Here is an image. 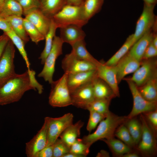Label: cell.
I'll return each mask as SVG.
<instances>
[{"mask_svg":"<svg viewBox=\"0 0 157 157\" xmlns=\"http://www.w3.org/2000/svg\"><path fill=\"white\" fill-rule=\"evenodd\" d=\"M14 45L10 40L0 59V87L17 74L15 71Z\"/></svg>","mask_w":157,"mask_h":157,"instance_id":"ba28073f","label":"cell"},{"mask_svg":"<svg viewBox=\"0 0 157 157\" xmlns=\"http://www.w3.org/2000/svg\"><path fill=\"white\" fill-rule=\"evenodd\" d=\"M53 144L46 146L36 154L35 157H53Z\"/></svg>","mask_w":157,"mask_h":157,"instance_id":"ee69618b","label":"cell"},{"mask_svg":"<svg viewBox=\"0 0 157 157\" xmlns=\"http://www.w3.org/2000/svg\"><path fill=\"white\" fill-rule=\"evenodd\" d=\"M90 116L86 127L87 130L90 132L94 129L98 124L104 119L107 115L100 113L94 111H89Z\"/></svg>","mask_w":157,"mask_h":157,"instance_id":"74e56055","label":"cell"},{"mask_svg":"<svg viewBox=\"0 0 157 157\" xmlns=\"http://www.w3.org/2000/svg\"><path fill=\"white\" fill-rule=\"evenodd\" d=\"M157 55V48L154 46L151 42L145 50L142 60L152 58Z\"/></svg>","mask_w":157,"mask_h":157,"instance_id":"b9f144b4","label":"cell"},{"mask_svg":"<svg viewBox=\"0 0 157 157\" xmlns=\"http://www.w3.org/2000/svg\"><path fill=\"white\" fill-rule=\"evenodd\" d=\"M5 0H0V6L2 5Z\"/></svg>","mask_w":157,"mask_h":157,"instance_id":"db71d44e","label":"cell"},{"mask_svg":"<svg viewBox=\"0 0 157 157\" xmlns=\"http://www.w3.org/2000/svg\"><path fill=\"white\" fill-rule=\"evenodd\" d=\"M67 4L71 5L80 6L83 1V0H66Z\"/></svg>","mask_w":157,"mask_h":157,"instance_id":"7dc6e473","label":"cell"},{"mask_svg":"<svg viewBox=\"0 0 157 157\" xmlns=\"http://www.w3.org/2000/svg\"><path fill=\"white\" fill-rule=\"evenodd\" d=\"M124 124L130 134L136 147L140 140L142 134V127L140 120L139 121L135 117L127 119Z\"/></svg>","mask_w":157,"mask_h":157,"instance_id":"1f68e13d","label":"cell"},{"mask_svg":"<svg viewBox=\"0 0 157 157\" xmlns=\"http://www.w3.org/2000/svg\"><path fill=\"white\" fill-rule=\"evenodd\" d=\"M62 157H83L82 156L69 152L63 155Z\"/></svg>","mask_w":157,"mask_h":157,"instance_id":"f907efd6","label":"cell"},{"mask_svg":"<svg viewBox=\"0 0 157 157\" xmlns=\"http://www.w3.org/2000/svg\"><path fill=\"white\" fill-rule=\"evenodd\" d=\"M16 0V1H17V0Z\"/></svg>","mask_w":157,"mask_h":157,"instance_id":"11a10c76","label":"cell"},{"mask_svg":"<svg viewBox=\"0 0 157 157\" xmlns=\"http://www.w3.org/2000/svg\"><path fill=\"white\" fill-rule=\"evenodd\" d=\"M0 29L4 33L8 32L12 29L10 26L5 18L0 15Z\"/></svg>","mask_w":157,"mask_h":157,"instance_id":"bcb514c9","label":"cell"},{"mask_svg":"<svg viewBox=\"0 0 157 157\" xmlns=\"http://www.w3.org/2000/svg\"><path fill=\"white\" fill-rule=\"evenodd\" d=\"M140 64L141 61L137 60L128 52L115 66L119 84L126 75L134 73L140 67Z\"/></svg>","mask_w":157,"mask_h":157,"instance_id":"2e32d148","label":"cell"},{"mask_svg":"<svg viewBox=\"0 0 157 157\" xmlns=\"http://www.w3.org/2000/svg\"><path fill=\"white\" fill-rule=\"evenodd\" d=\"M71 46V51L78 58L94 64L96 66L99 63L88 52L86 48V44L84 40L78 41Z\"/></svg>","mask_w":157,"mask_h":157,"instance_id":"4316f807","label":"cell"},{"mask_svg":"<svg viewBox=\"0 0 157 157\" xmlns=\"http://www.w3.org/2000/svg\"><path fill=\"white\" fill-rule=\"evenodd\" d=\"M142 132L140 140L135 148L143 156H152L156 154V133L150 126L144 115L140 114Z\"/></svg>","mask_w":157,"mask_h":157,"instance_id":"277c9868","label":"cell"},{"mask_svg":"<svg viewBox=\"0 0 157 157\" xmlns=\"http://www.w3.org/2000/svg\"><path fill=\"white\" fill-rule=\"evenodd\" d=\"M23 15L22 8L15 0H5L0 6V15L4 18L13 16H22Z\"/></svg>","mask_w":157,"mask_h":157,"instance_id":"83f0119b","label":"cell"},{"mask_svg":"<svg viewBox=\"0 0 157 157\" xmlns=\"http://www.w3.org/2000/svg\"><path fill=\"white\" fill-rule=\"evenodd\" d=\"M12 30L26 44L29 40L28 36L25 30L22 16L13 15L5 18Z\"/></svg>","mask_w":157,"mask_h":157,"instance_id":"484cf974","label":"cell"},{"mask_svg":"<svg viewBox=\"0 0 157 157\" xmlns=\"http://www.w3.org/2000/svg\"><path fill=\"white\" fill-rule=\"evenodd\" d=\"M90 146L84 143L82 139L78 138L70 147L69 152L85 157L89 152Z\"/></svg>","mask_w":157,"mask_h":157,"instance_id":"8d00e7d4","label":"cell"},{"mask_svg":"<svg viewBox=\"0 0 157 157\" xmlns=\"http://www.w3.org/2000/svg\"><path fill=\"white\" fill-rule=\"evenodd\" d=\"M97 76L104 81L112 89L116 97L120 96L115 66H109L99 62L96 66Z\"/></svg>","mask_w":157,"mask_h":157,"instance_id":"9a60e30c","label":"cell"},{"mask_svg":"<svg viewBox=\"0 0 157 157\" xmlns=\"http://www.w3.org/2000/svg\"><path fill=\"white\" fill-rule=\"evenodd\" d=\"M127 120L126 116H119L110 111L105 118L99 122L95 131L84 136L82 140L91 146L98 140L114 137L116 129Z\"/></svg>","mask_w":157,"mask_h":157,"instance_id":"7a4b0ae2","label":"cell"},{"mask_svg":"<svg viewBox=\"0 0 157 157\" xmlns=\"http://www.w3.org/2000/svg\"><path fill=\"white\" fill-rule=\"evenodd\" d=\"M53 157H62L69 152L70 147L60 139L58 138L53 144Z\"/></svg>","mask_w":157,"mask_h":157,"instance_id":"ab89813d","label":"cell"},{"mask_svg":"<svg viewBox=\"0 0 157 157\" xmlns=\"http://www.w3.org/2000/svg\"><path fill=\"white\" fill-rule=\"evenodd\" d=\"M110 101V100L108 99H95L88 105L86 110L107 115L110 111L109 106Z\"/></svg>","mask_w":157,"mask_h":157,"instance_id":"e575fe53","label":"cell"},{"mask_svg":"<svg viewBox=\"0 0 157 157\" xmlns=\"http://www.w3.org/2000/svg\"><path fill=\"white\" fill-rule=\"evenodd\" d=\"M82 27L75 25H70L60 28V36L64 43L71 45L79 41L84 40L86 34Z\"/></svg>","mask_w":157,"mask_h":157,"instance_id":"e0dca14e","label":"cell"},{"mask_svg":"<svg viewBox=\"0 0 157 157\" xmlns=\"http://www.w3.org/2000/svg\"><path fill=\"white\" fill-rule=\"evenodd\" d=\"M95 99L111 100L116 97L110 87L104 81L97 76L92 81Z\"/></svg>","mask_w":157,"mask_h":157,"instance_id":"44dd1931","label":"cell"},{"mask_svg":"<svg viewBox=\"0 0 157 157\" xmlns=\"http://www.w3.org/2000/svg\"><path fill=\"white\" fill-rule=\"evenodd\" d=\"M114 136L127 145L135 148V145L134 141L124 123L117 128L115 132Z\"/></svg>","mask_w":157,"mask_h":157,"instance_id":"d590c367","label":"cell"},{"mask_svg":"<svg viewBox=\"0 0 157 157\" xmlns=\"http://www.w3.org/2000/svg\"><path fill=\"white\" fill-rule=\"evenodd\" d=\"M70 93L72 105L78 108L86 110L88 105L95 99L92 81L79 87Z\"/></svg>","mask_w":157,"mask_h":157,"instance_id":"4fadbf2b","label":"cell"},{"mask_svg":"<svg viewBox=\"0 0 157 157\" xmlns=\"http://www.w3.org/2000/svg\"><path fill=\"white\" fill-rule=\"evenodd\" d=\"M23 23L26 32L32 42L37 44L45 39L44 36L29 20L24 18Z\"/></svg>","mask_w":157,"mask_h":157,"instance_id":"836d02e7","label":"cell"},{"mask_svg":"<svg viewBox=\"0 0 157 157\" xmlns=\"http://www.w3.org/2000/svg\"><path fill=\"white\" fill-rule=\"evenodd\" d=\"M28 72L32 83L35 90L38 91L39 94H41L43 90V86L40 84L36 79L35 77V72L32 70Z\"/></svg>","mask_w":157,"mask_h":157,"instance_id":"7bdbcfd3","label":"cell"},{"mask_svg":"<svg viewBox=\"0 0 157 157\" xmlns=\"http://www.w3.org/2000/svg\"><path fill=\"white\" fill-rule=\"evenodd\" d=\"M10 39L5 33L0 36V59Z\"/></svg>","mask_w":157,"mask_h":157,"instance_id":"f6af8a7d","label":"cell"},{"mask_svg":"<svg viewBox=\"0 0 157 157\" xmlns=\"http://www.w3.org/2000/svg\"><path fill=\"white\" fill-rule=\"evenodd\" d=\"M152 42L154 46L157 48V33H154Z\"/></svg>","mask_w":157,"mask_h":157,"instance_id":"816d5d0a","label":"cell"},{"mask_svg":"<svg viewBox=\"0 0 157 157\" xmlns=\"http://www.w3.org/2000/svg\"><path fill=\"white\" fill-rule=\"evenodd\" d=\"M138 88L145 99L150 101H157V73Z\"/></svg>","mask_w":157,"mask_h":157,"instance_id":"7402d4cb","label":"cell"},{"mask_svg":"<svg viewBox=\"0 0 157 157\" xmlns=\"http://www.w3.org/2000/svg\"><path fill=\"white\" fill-rule=\"evenodd\" d=\"M142 114L144 116L151 128L157 133V109L155 110L147 112Z\"/></svg>","mask_w":157,"mask_h":157,"instance_id":"60d3db41","label":"cell"},{"mask_svg":"<svg viewBox=\"0 0 157 157\" xmlns=\"http://www.w3.org/2000/svg\"><path fill=\"white\" fill-rule=\"evenodd\" d=\"M31 90L35 89L28 70L17 74L0 87V105L18 101L26 92Z\"/></svg>","mask_w":157,"mask_h":157,"instance_id":"6da1fadb","label":"cell"},{"mask_svg":"<svg viewBox=\"0 0 157 157\" xmlns=\"http://www.w3.org/2000/svg\"><path fill=\"white\" fill-rule=\"evenodd\" d=\"M67 75V84L71 92L79 87L91 82L97 76L96 69Z\"/></svg>","mask_w":157,"mask_h":157,"instance_id":"ac0fdd59","label":"cell"},{"mask_svg":"<svg viewBox=\"0 0 157 157\" xmlns=\"http://www.w3.org/2000/svg\"><path fill=\"white\" fill-rule=\"evenodd\" d=\"M61 66L64 73L67 74L96 69L95 65L78 58L72 51L65 55Z\"/></svg>","mask_w":157,"mask_h":157,"instance_id":"7c38bea8","label":"cell"},{"mask_svg":"<svg viewBox=\"0 0 157 157\" xmlns=\"http://www.w3.org/2000/svg\"><path fill=\"white\" fill-rule=\"evenodd\" d=\"M47 122L45 118L40 129L26 144L25 152L28 157H35L37 153L45 147L47 143Z\"/></svg>","mask_w":157,"mask_h":157,"instance_id":"5bb4252c","label":"cell"},{"mask_svg":"<svg viewBox=\"0 0 157 157\" xmlns=\"http://www.w3.org/2000/svg\"><path fill=\"white\" fill-rule=\"evenodd\" d=\"M57 28L58 27L56 24L51 18L49 30L45 36V42L44 48L39 58L41 60V63L42 64H44L45 59L51 49L54 38L56 35V32Z\"/></svg>","mask_w":157,"mask_h":157,"instance_id":"f546056e","label":"cell"},{"mask_svg":"<svg viewBox=\"0 0 157 157\" xmlns=\"http://www.w3.org/2000/svg\"><path fill=\"white\" fill-rule=\"evenodd\" d=\"M51 18L59 28L70 25L82 27L88 23L83 17L80 6L66 4Z\"/></svg>","mask_w":157,"mask_h":157,"instance_id":"5b68a950","label":"cell"},{"mask_svg":"<svg viewBox=\"0 0 157 157\" xmlns=\"http://www.w3.org/2000/svg\"><path fill=\"white\" fill-rule=\"evenodd\" d=\"M84 123L79 120L68 126L60 136V139L69 147L80 135V131Z\"/></svg>","mask_w":157,"mask_h":157,"instance_id":"603a6c76","label":"cell"},{"mask_svg":"<svg viewBox=\"0 0 157 157\" xmlns=\"http://www.w3.org/2000/svg\"><path fill=\"white\" fill-rule=\"evenodd\" d=\"M144 3L148 5L155 6L157 3V0H143Z\"/></svg>","mask_w":157,"mask_h":157,"instance_id":"681fc988","label":"cell"},{"mask_svg":"<svg viewBox=\"0 0 157 157\" xmlns=\"http://www.w3.org/2000/svg\"><path fill=\"white\" fill-rule=\"evenodd\" d=\"M123 79L128 83L133 100L132 109L130 113L126 116L127 119L157 109V101H150L146 100L141 94L137 86L133 82L126 78Z\"/></svg>","mask_w":157,"mask_h":157,"instance_id":"52a82bcc","label":"cell"},{"mask_svg":"<svg viewBox=\"0 0 157 157\" xmlns=\"http://www.w3.org/2000/svg\"><path fill=\"white\" fill-rule=\"evenodd\" d=\"M67 74L64 73L57 80L51 84L49 103L53 107H65L72 105L71 93L67 82Z\"/></svg>","mask_w":157,"mask_h":157,"instance_id":"3957f363","label":"cell"},{"mask_svg":"<svg viewBox=\"0 0 157 157\" xmlns=\"http://www.w3.org/2000/svg\"><path fill=\"white\" fill-rule=\"evenodd\" d=\"M102 154L104 155L103 156H108V154L107 152H106L105 151H101L100 153L98 154L97 156H101Z\"/></svg>","mask_w":157,"mask_h":157,"instance_id":"f5cc1de1","label":"cell"},{"mask_svg":"<svg viewBox=\"0 0 157 157\" xmlns=\"http://www.w3.org/2000/svg\"><path fill=\"white\" fill-rule=\"evenodd\" d=\"M4 33L9 37L10 40L17 49L25 62L27 70L30 71L31 70L30 64L25 49V44L24 41L15 33L12 29L8 32Z\"/></svg>","mask_w":157,"mask_h":157,"instance_id":"d6a6232c","label":"cell"},{"mask_svg":"<svg viewBox=\"0 0 157 157\" xmlns=\"http://www.w3.org/2000/svg\"><path fill=\"white\" fill-rule=\"evenodd\" d=\"M133 34L130 35L119 49L104 64L109 66H115L118 62L129 51L134 44Z\"/></svg>","mask_w":157,"mask_h":157,"instance_id":"4dcf8cb0","label":"cell"},{"mask_svg":"<svg viewBox=\"0 0 157 157\" xmlns=\"http://www.w3.org/2000/svg\"><path fill=\"white\" fill-rule=\"evenodd\" d=\"M104 0H83L80 5L83 17L88 21L101 9Z\"/></svg>","mask_w":157,"mask_h":157,"instance_id":"cb8c5ba5","label":"cell"},{"mask_svg":"<svg viewBox=\"0 0 157 157\" xmlns=\"http://www.w3.org/2000/svg\"><path fill=\"white\" fill-rule=\"evenodd\" d=\"M40 9L48 17L51 18L65 5L66 0H40Z\"/></svg>","mask_w":157,"mask_h":157,"instance_id":"d4e9b609","label":"cell"},{"mask_svg":"<svg viewBox=\"0 0 157 157\" xmlns=\"http://www.w3.org/2000/svg\"><path fill=\"white\" fill-rule=\"evenodd\" d=\"M44 36L49 30L51 18L45 15L40 8L34 10L25 16Z\"/></svg>","mask_w":157,"mask_h":157,"instance_id":"d6986e66","label":"cell"},{"mask_svg":"<svg viewBox=\"0 0 157 157\" xmlns=\"http://www.w3.org/2000/svg\"><path fill=\"white\" fill-rule=\"evenodd\" d=\"M73 115L70 113L58 117H45L47 122L46 146L53 144L65 130L73 123Z\"/></svg>","mask_w":157,"mask_h":157,"instance_id":"9c48e42d","label":"cell"},{"mask_svg":"<svg viewBox=\"0 0 157 157\" xmlns=\"http://www.w3.org/2000/svg\"><path fill=\"white\" fill-rule=\"evenodd\" d=\"M152 29L149 31L139 38L131 47L129 53L140 61L147 48L152 42L154 33Z\"/></svg>","mask_w":157,"mask_h":157,"instance_id":"ffe728a7","label":"cell"},{"mask_svg":"<svg viewBox=\"0 0 157 157\" xmlns=\"http://www.w3.org/2000/svg\"><path fill=\"white\" fill-rule=\"evenodd\" d=\"M140 155L137 152H135L134 151H131L126 153L122 156L121 157H139Z\"/></svg>","mask_w":157,"mask_h":157,"instance_id":"c3c4849f","label":"cell"},{"mask_svg":"<svg viewBox=\"0 0 157 157\" xmlns=\"http://www.w3.org/2000/svg\"><path fill=\"white\" fill-rule=\"evenodd\" d=\"M157 61L152 58L142 60L138 68L132 76L126 78L133 82L138 87L143 84L157 72Z\"/></svg>","mask_w":157,"mask_h":157,"instance_id":"8fae6325","label":"cell"},{"mask_svg":"<svg viewBox=\"0 0 157 157\" xmlns=\"http://www.w3.org/2000/svg\"><path fill=\"white\" fill-rule=\"evenodd\" d=\"M63 43L59 36H55L51 49L45 59L43 67L38 75V77L42 78L45 81L48 82L50 84L53 81V76L56 60L63 54Z\"/></svg>","mask_w":157,"mask_h":157,"instance_id":"8992f818","label":"cell"},{"mask_svg":"<svg viewBox=\"0 0 157 157\" xmlns=\"http://www.w3.org/2000/svg\"><path fill=\"white\" fill-rule=\"evenodd\" d=\"M21 5L24 16L32 10L40 8V0H17Z\"/></svg>","mask_w":157,"mask_h":157,"instance_id":"f35d334b","label":"cell"},{"mask_svg":"<svg viewBox=\"0 0 157 157\" xmlns=\"http://www.w3.org/2000/svg\"><path fill=\"white\" fill-rule=\"evenodd\" d=\"M155 6L144 3L142 13L137 22L135 31L133 34L134 44L145 33L152 29L157 24V17L154 13Z\"/></svg>","mask_w":157,"mask_h":157,"instance_id":"30bf717a","label":"cell"},{"mask_svg":"<svg viewBox=\"0 0 157 157\" xmlns=\"http://www.w3.org/2000/svg\"><path fill=\"white\" fill-rule=\"evenodd\" d=\"M101 140L106 143L115 156L121 157L124 154L132 151V147L114 137Z\"/></svg>","mask_w":157,"mask_h":157,"instance_id":"f1b7e54d","label":"cell"}]
</instances>
